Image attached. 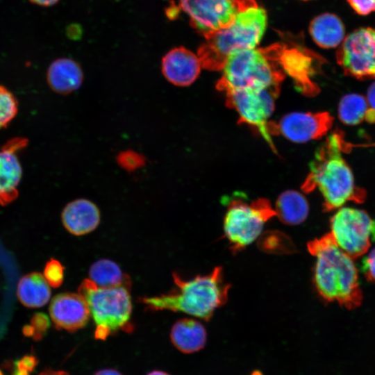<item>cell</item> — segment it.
I'll return each mask as SVG.
<instances>
[{"label": "cell", "instance_id": "obj_17", "mask_svg": "<svg viewBox=\"0 0 375 375\" xmlns=\"http://www.w3.org/2000/svg\"><path fill=\"white\" fill-rule=\"evenodd\" d=\"M170 340L173 345L184 353L202 349L207 340V332L199 322L190 318L177 321L172 327Z\"/></svg>", "mask_w": 375, "mask_h": 375}, {"label": "cell", "instance_id": "obj_14", "mask_svg": "<svg viewBox=\"0 0 375 375\" xmlns=\"http://www.w3.org/2000/svg\"><path fill=\"white\" fill-rule=\"evenodd\" d=\"M26 144V140L16 138L9 141L0 150V204L15 200L22 178V167L17 153Z\"/></svg>", "mask_w": 375, "mask_h": 375}, {"label": "cell", "instance_id": "obj_19", "mask_svg": "<svg viewBox=\"0 0 375 375\" xmlns=\"http://www.w3.org/2000/svg\"><path fill=\"white\" fill-rule=\"evenodd\" d=\"M47 81L52 90L67 94L78 89L83 81V72L79 65L70 58H59L49 65Z\"/></svg>", "mask_w": 375, "mask_h": 375}, {"label": "cell", "instance_id": "obj_35", "mask_svg": "<svg viewBox=\"0 0 375 375\" xmlns=\"http://www.w3.org/2000/svg\"><path fill=\"white\" fill-rule=\"evenodd\" d=\"M38 375H69V374L62 370H53L51 369H47L42 372Z\"/></svg>", "mask_w": 375, "mask_h": 375}, {"label": "cell", "instance_id": "obj_20", "mask_svg": "<svg viewBox=\"0 0 375 375\" xmlns=\"http://www.w3.org/2000/svg\"><path fill=\"white\" fill-rule=\"evenodd\" d=\"M309 32L315 44L324 49L339 47L346 36L341 19L329 12L315 17L310 24Z\"/></svg>", "mask_w": 375, "mask_h": 375}, {"label": "cell", "instance_id": "obj_12", "mask_svg": "<svg viewBox=\"0 0 375 375\" xmlns=\"http://www.w3.org/2000/svg\"><path fill=\"white\" fill-rule=\"evenodd\" d=\"M333 117L328 112H292L278 122H268L267 130L271 136L281 135L288 140L303 143L324 137L332 127Z\"/></svg>", "mask_w": 375, "mask_h": 375}, {"label": "cell", "instance_id": "obj_24", "mask_svg": "<svg viewBox=\"0 0 375 375\" xmlns=\"http://www.w3.org/2000/svg\"><path fill=\"white\" fill-rule=\"evenodd\" d=\"M89 279L97 286L110 288L120 285L131 287V279L124 274L119 265L108 259L94 262L89 269Z\"/></svg>", "mask_w": 375, "mask_h": 375}, {"label": "cell", "instance_id": "obj_27", "mask_svg": "<svg viewBox=\"0 0 375 375\" xmlns=\"http://www.w3.org/2000/svg\"><path fill=\"white\" fill-rule=\"evenodd\" d=\"M64 266L56 259L51 258L45 265L44 277L52 288L60 287L64 280Z\"/></svg>", "mask_w": 375, "mask_h": 375}, {"label": "cell", "instance_id": "obj_26", "mask_svg": "<svg viewBox=\"0 0 375 375\" xmlns=\"http://www.w3.org/2000/svg\"><path fill=\"white\" fill-rule=\"evenodd\" d=\"M49 319L42 312L35 313L31 319L30 324L23 328V333L26 336H31L34 340H40L49 327Z\"/></svg>", "mask_w": 375, "mask_h": 375}, {"label": "cell", "instance_id": "obj_6", "mask_svg": "<svg viewBox=\"0 0 375 375\" xmlns=\"http://www.w3.org/2000/svg\"><path fill=\"white\" fill-rule=\"evenodd\" d=\"M130 286H97L89 278L78 288L86 301L94 325V338L104 340L119 331H133L131 322L132 302Z\"/></svg>", "mask_w": 375, "mask_h": 375}, {"label": "cell", "instance_id": "obj_16", "mask_svg": "<svg viewBox=\"0 0 375 375\" xmlns=\"http://www.w3.org/2000/svg\"><path fill=\"white\" fill-rule=\"evenodd\" d=\"M62 222L68 232L83 235L93 231L100 222V212L92 201L81 199L69 203L63 209Z\"/></svg>", "mask_w": 375, "mask_h": 375}, {"label": "cell", "instance_id": "obj_34", "mask_svg": "<svg viewBox=\"0 0 375 375\" xmlns=\"http://www.w3.org/2000/svg\"><path fill=\"white\" fill-rule=\"evenodd\" d=\"M31 3L40 6H51L57 3L59 0H29Z\"/></svg>", "mask_w": 375, "mask_h": 375}, {"label": "cell", "instance_id": "obj_7", "mask_svg": "<svg viewBox=\"0 0 375 375\" xmlns=\"http://www.w3.org/2000/svg\"><path fill=\"white\" fill-rule=\"evenodd\" d=\"M224 232L233 253L243 250L260 235L265 224L276 216L270 202L263 198L247 203L240 198L227 202Z\"/></svg>", "mask_w": 375, "mask_h": 375}, {"label": "cell", "instance_id": "obj_13", "mask_svg": "<svg viewBox=\"0 0 375 375\" xmlns=\"http://www.w3.org/2000/svg\"><path fill=\"white\" fill-rule=\"evenodd\" d=\"M49 310L55 326L71 333L84 328L90 317L88 303L79 293L64 292L54 296Z\"/></svg>", "mask_w": 375, "mask_h": 375}, {"label": "cell", "instance_id": "obj_31", "mask_svg": "<svg viewBox=\"0 0 375 375\" xmlns=\"http://www.w3.org/2000/svg\"><path fill=\"white\" fill-rule=\"evenodd\" d=\"M121 162L122 165L128 167L132 166L134 167L136 165L140 163V159L138 155L134 153L129 154L127 152L121 157Z\"/></svg>", "mask_w": 375, "mask_h": 375}, {"label": "cell", "instance_id": "obj_5", "mask_svg": "<svg viewBox=\"0 0 375 375\" xmlns=\"http://www.w3.org/2000/svg\"><path fill=\"white\" fill-rule=\"evenodd\" d=\"M242 49L231 52L222 69L217 89H280L285 77L278 67V49Z\"/></svg>", "mask_w": 375, "mask_h": 375}, {"label": "cell", "instance_id": "obj_38", "mask_svg": "<svg viewBox=\"0 0 375 375\" xmlns=\"http://www.w3.org/2000/svg\"><path fill=\"white\" fill-rule=\"evenodd\" d=\"M0 375H3L1 370H0Z\"/></svg>", "mask_w": 375, "mask_h": 375}, {"label": "cell", "instance_id": "obj_30", "mask_svg": "<svg viewBox=\"0 0 375 375\" xmlns=\"http://www.w3.org/2000/svg\"><path fill=\"white\" fill-rule=\"evenodd\" d=\"M38 364V360L33 356H25L17 362V369L31 372Z\"/></svg>", "mask_w": 375, "mask_h": 375}, {"label": "cell", "instance_id": "obj_21", "mask_svg": "<svg viewBox=\"0 0 375 375\" xmlns=\"http://www.w3.org/2000/svg\"><path fill=\"white\" fill-rule=\"evenodd\" d=\"M49 285L38 272L28 274L19 280L17 296L19 301L28 308H40L47 303L51 297Z\"/></svg>", "mask_w": 375, "mask_h": 375}, {"label": "cell", "instance_id": "obj_39", "mask_svg": "<svg viewBox=\"0 0 375 375\" xmlns=\"http://www.w3.org/2000/svg\"><path fill=\"white\" fill-rule=\"evenodd\" d=\"M303 1H308V0H303Z\"/></svg>", "mask_w": 375, "mask_h": 375}, {"label": "cell", "instance_id": "obj_2", "mask_svg": "<svg viewBox=\"0 0 375 375\" xmlns=\"http://www.w3.org/2000/svg\"><path fill=\"white\" fill-rule=\"evenodd\" d=\"M315 258L313 281L318 294L326 301H335L352 309L359 306L362 292L353 258L327 233L307 244Z\"/></svg>", "mask_w": 375, "mask_h": 375}, {"label": "cell", "instance_id": "obj_3", "mask_svg": "<svg viewBox=\"0 0 375 375\" xmlns=\"http://www.w3.org/2000/svg\"><path fill=\"white\" fill-rule=\"evenodd\" d=\"M173 278L176 286L174 290L140 299L146 309L181 312L208 321L228 300L231 285L225 281L222 267L189 280L183 279L176 273H173Z\"/></svg>", "mask_w": 375, "mask_h": 375}, {"label": "cell", "instance_id": "obj_18", "mask_svg": "<svg viewBox=\"0 0 375 375\" xmlns=\"http://www.w3.org/2000/svg\"><path fill=\"white\" fill-rule=\"evenodd\" d=\"M278 62L285 72L289 74L301 90L317 91V86L310 79L313 74L310 58L297 49H286L278 44Z\"/></svg>", "mask_w": 375, "mask_h": 375}, {"label": "cell", "instance_id": "obj_22", "mask_svg": "<svg viewBox=\"0 0 375 375\" xmlns=\"http://www.w3.org/2000/svg\"><path fill=\"white\" fill-rule=\"evenodd\" d=\"M276 216L288 225L303 223L309 212V205L306 197L295 190H286L281 193L275 204Z\"/></svg>", "mask_w": 375, "mask_h": 375}, {"label": "cell", "instance_id": "obj_37", "mask_svg": "<svg viewBox=\"0 0 375 375\" xmlns=\"http://www.w3.org/2000/svg\"><path fill=\"white\" fill-rule=\"evenodd\" d=\"M28 374L29 372L26 371L19 370L17 369L13 375H28Z\"/></svg>", "mask_w": 375, "mask_h": 375}, {"label": "cell", "instance_id": "obj_4", "mask_svg": "<svg viewBox=\"0 0 375 375\" xmlns=\"http://www.w3.org/2000/svg\"><path fill=\"white\" fill-rule=\"evenodd\" d=\"M267 24L266 11L255 0H239L233 22L204 37L205 42L197 50L201 67L208 70L221 71L231 52L256 48Z\"/></svg>", "mask_w": 375, "mask_h": 375}, {"label": "cell", "instance_id": "obj_11", "mask_svg": "<svg viewBox=\"0 0 375 375\" xmlns=\"http://www.w3.org/2000/svg\"><path fill=\"white\" fill-rule=\"evenodd\" d=\"M190 26L206 37L229 26L237 13L239 0H178Z\"/></svg>", "mask_w": 375, "mask_h": 375}, {"label": "cell", "instance_id": "obj_32", "mask_svg": "<svg viewBox=\"0 0 375 375\" xmlns=\"http://www.w3.org/2000/svg\"><path fill=\"white\" fill-rule=\"evenodd\" d=\"M366 99L369 106L375 110V81L369 87Z\"/></svg>", "mask_w": 375, "mask_h": 375}, {"label": "cell", "instance_id": "obj_29", "mask_svg": "<svg viewBox=\"0 0 375 375\" xmlns=\"http://www.w3.org/2000/svg\"><path fill=\"white\" fill-rule=\"evenodd\" d=\"M361 270L369 280L375 281V247L362 259Z\"/></svg>", "mask_w": 375, "mask_h": 375}, {"label": "cell", "instance_id": "obj_1", "mask_svg": "<svg viewBox=\"0 0 375 375\" xmlns=\"http://www.w3.org/2000/svg\"><path fill=\"white\" fill-rule=\"evenodd\" d=\"M344 144L342 133L329 135L317 149L301 185L306 193L319 190L324 211L340 208L347 201L362 203L366 197L365 191L356 186L352 171L342 157Z\"/></svg>", "mask_w": 375, "mask_h": 375}, {"label": "cell", "instance_id": "obj_33", "mask_svg": "<svg viewBox=\"0 0 375 375\" xmlns=\"http://www.w3.org/2000/svg\"><path fill=\"white\" fill-rule=\"evenodd\" d=\"M93 375H123L121 372L115 369L105 368L96 372Z\"/></svg>", "mask_w": 375, "mask_h": 375}, {"label": "cell", "instance_id": "obj_9", "mask_svg": "<svg viewBox=\"0 0 375 375\" xmlns=\"http://www.w3.org/2000/svg\"><path fill=\"white\" fill-rule=\"evenodd\" d=\"M280 89H228L224 91L228 107L239 115V122L256 130L276 152L267 130L269 118L274 109V101Z\"/></svg>", "mask_w": 375, "mask_h": 375}, {"label": "cell", "instance_id": "obj_8", "mask_svg": "<svg viewBox=\"0 0 375 375\" xmlns=\"http://www.w3.org/2000/svg\"><path fill=\"white\" fill-rule=\"evenodd\" d=\"M331 233L336 244L352 258L365 253L375 240V220L364 210L341 207L331 219Z\"/></svg>", "mask_w": 375, "mask_h": 375}, {"label": "cell", "instance_id": "obj_25", "mask_svg": "<svg viewBox=\"0 0 375 375\" xmlns=\"http://www.w3.org/2000/svg\"><path fill=\"white\" fill-rule=\"evenodd\" d=\"M17 103L12 94L0 85V128L5 127L16 115Z\"/></svg>", "mask_w": 375, "mask_h": 375}, {"label": "cell", "instance_id": "obj_36", "mask_svg": "<svg viewBox=\"0 0 375 375\" xmlns=\"http://www.w3.org/2000/svg\"><path fill=\"white\" fill-rule=\"evenodd\" d=\"M147 375H170L169 374L161 371V370H153L150 372H149Z\"/></svg>", "mask_w": 375, "mask_h": 375}, {"label": "cell", "instance_id": "obj_15", "mask_svg": "<svg viewBox=\"0 0 375 375\" xmlns=\"http://www.w3.org/2000/svg\"><path fill=\"white\" fill-rule=\"evenodd\" d=\"M201 67L198 56L183 47L171 49L162 60L164 76L178 86H188L194 83Z\"/></svg>", "mask_w": 375, "mask_h": 375}, {"label": "cell", "instance_id": "obj_28", "mask_svg": "<svg viewBox=\"0 0 375 375\" xmlns=\"http://www.w3.org/2000/svg\"><path fill=\"white\" fill-rule=\"evenodd\" d=\"M351 8L359 15L365 16L375 12V0H347Z\"/></svg>", "mask_w": 375, "mask_h": 375}, {"label": "cell", "instance_id": "obj_10", "mask_svg": "<svg viewBox=\"0 0 375 375\" xmlns=\"http://www.w3.org/2000/svg\"><path fill=\"white\" fill-rule=\"evenodd\" d=\"M336 60L347 76L362 81L375 78V28L360 27L345 36Z\"/></svg>", "mask_w": 375, "mask_h": 375}, {"label": "cell", "instance_id": "obj_23", "mask_svg": "<svg viewBox=\"0 0 375 375\" xmlns=\"http://www.w3.org/2000/svg\"><path fill=\"white\" fill-rule=\"evenodd\" d=\"M338 117L342 123L347 125H357L363 121L375 123V110L369 106L364 96L347 94L340 101Z\"/></svg>", "mask_w": 375, "mask_h": 375}]
</instances>
